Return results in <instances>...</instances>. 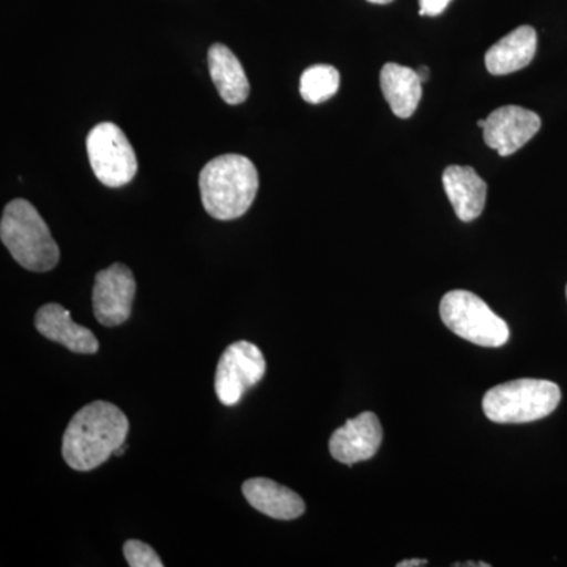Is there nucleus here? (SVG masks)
I'll return each mask as SVG.
<instances>
[{
  "instance_id": "1",
  "label": "nucleus",
  "mask_w": 567,
  "mask_h": 567,
  "mask_svg": "<svg viewBox=\"0 0 567 567\" xmlns=\"http://www.w3.org/2000/svg\"><path fill=\"white\" fill-rule=\"evenodd\" d=\"M128 431V417L117 405L92 402L71 417L62 439V456L70 468L91 472L125 445Z\"/></svg>"
},
{
  "instance_id": "2",
  "label": "nucleus",
  "mask_w": 567,
  "mask_h": 567,
  "mask_svg": "<svg viewBox=\"0 0 567 567\" xmlns=\"http://www.w3.org/2000/svg\"><path fill=\"white\" fill-rule=\"evenodd\" d=\"M205 212L219 221L241 218L259 192V173L251 159L227 153L212 159L199 175Z\"/></svg>"
},
{
  "instance_id": "3",
  "label": "nucleus",
  "mask_w": 567,
  "mask_h": 567,
  "mask_svg": "<svg viewBox=\"0 0 567 567\" xmlns=\"http://www.w3.org/2000/svg\"><path fill=\"white\" fill-rule=\"evenodd\" d=\"M0 238L22 268L44 274L58 267L61 249L50 227L29 200L14 199L3 208Z\"/></svg>"
},
{
  "instance_id": "4",
  "label": "nucleus",
  "mask_w": 567,
  "mask_h": 567,
  "mask_svg": "<svg viewBox=\"0 0 567 567\" xmlns=\"http://www.w3.org/2000/svg\"><path fill=\"white\" fill-rule=\"evenodd\" d=\"M561 390L548 380L520 379L503 383L484 395L488 420L499 424H524L543 420L557 409Z\"/></svg>"
},
{
  "instance_id": "5",
  "label": "nucleus",
  "mask_w": 567,
  "mask_h": 567,
  "mask_svg": "<svg viewBox=\"0 0 567 567\" xmlns=\"http://www.w3.org/2000/svg\"><path fill=\"white\" fill-rule=\"evenodd\" d=\"M443 323L462 339L481 347H502L509 341V327L486 301L466 290H453L440 303Z\"/></svg>"
},
{
  "instance_id": "6",
  "label": "nucleus",
  "mask_w": 567,
  "mask_h": 567,
  "mask_svg": "<svg viewBox=\"0 0 567 567\" xmlns=\"http://www.w3.org/2000/svg\"><path fill=\"white\" fill-rule=\"evenodd\" d=\"M85 147L93 174L104 186L121 188L136 177V153L121 126L115 123L103 122L93 126Z\"/></svg>"
},
{
  "instance_id": "7",
  "label": "nucleus",
  "mask_w": 567,
  "mask_h": 567,
  "mask_svg": "<svg viewBox=\"0 0 567 567\" xmlns=\"http://www.w3.org/2000/svg\"><path fill=\"white\" fill-rule=\"evenodd\" d=\"M267 371L264 353L251 342H234L224 350L216 368L215 390L219 402L237 405L251 388L264 379Z\"/></svg>"
},
{
  "instance_id": "8",
  "label": "nucleus",
  "mask_w": 567,
  "mask_h": 567,
  "mask_svg": "<svg viewBox=\"0 0 567 567\" xmlns=\"http://www.w3.org/2000/svg\"><path fill=\"white\" fill-rule=\"evenodd\" d=\"M136 281L126 265L114 264L95 276L93 315L103 327H118L132 317Z\"/></svg>"
},
{
  "instance_id": "9",
  "label": "nucleus",
  "mask_w": 567,
  "mask_h": 567,
  "mask_svg": "<svg viewBox=\"0 0 567 567\" xmlns=\"http://www.w3.org/2000/svg\"><path fill=\"white\" fill-rule=\"evenodd\" d=\"M483 130L488 147L499 156H509L536 136L540 130V117L525 107L503 106L488 115Z\"/></svg>"
},
{
  "instance_id": "10",
  "label": "nucleus",
  "mask_w": 567,
  "mask_h": 567,
  "mask_svg": "<svg viewBox=\"0 0 567 567\" xmlns=\"http://www.w3.org/2000/svg\"><path fill=\"white\" fill-rule=\"evenodd\" d=\"M382 440L383 429L379 416L364 412L336 429L330 439V453L334 461L352 466L374 457Z\"/></svg>"
},
{
  "instance_id": "11",
  "label": "nucleus",
  "mask_w": 567,
  "mask_h": 567,
  "mask_svg": "<svg viewBox=\"0 0 567 567\" xmlns=\"http://www.w3.org/2000/svg\"><path fill=\"white\" fill-rule=\"evenodd\" d=\"M37 331L50 341L58 342L81 354L99 353L100 342L89 328L74 323L69 309L58 303L41 306L35 315Z\"/></svg>"
},
{
  "instance_id": "12",
  "label": "nucleus",
  "mask_w": 567,
  "mask_h": 567,
  "mask_svg": "<svg viewBox=\"0 0 567 567\" xmlns=\"http://www.w3.org/2000/svg\"><path fill=\"white\" fill-rule=\"evenodd\" d=\"M443 186L457 218L470 223L480 218L487 200V183L473 167L450 166L443 173Z\"/></svg>"
},
{
  "instance_id": "13",
  "label": "nucleus",
  "mask_w": 567,
  "mask_h": 567,
  "mask_svg": "<svg viewBox=\"0 0 567 567\" xmlns=\"http://www.w3.org/2000/svg\"><path fill=\"white\" fill-rule=\"evenodd\" d=\"M241 491L254 509L276 520H295L305 514L306 505L300 495L267 477L245 481Z\"/></svg>"
},
{
  "instance_id": "14",
  "label": "nucleus",
  "mask_w": 567,
  "mask_h": 567,
  "mask_svg": "<svg viewBox=\"0 0 567 567\" xmlns=\"http://www.w3.org/2000/svg\"><path fill=\"white\" fill-rule=\"evenodd\" d=\"M537 33L532 25H520L507 33L505 39L496 41L486 52L487 71L494 76L516 73L524 70L535 59Z\"/></svg>"
},
{
  "instance_id": "15",
  "label": "nucleus",
  "mask_w": 567,
  "mask_h": 567,
  "mask_svg": "<svg viewBox=\"0 0 567 567\" xmlns=\"http://www.w3.org/2000/svg\"><path fill=\"white\" fill-rule=\"evenodd\" d=\"M380 85L394 115L409 118L415 114L423 96V81L417 76L416 70L399 63H385L380 73Z\"/></svg>"
},
{
  "instance_id": "16",
  "label": "nucleus",
  "mask_w": 567,
  "mask_h": 567,
  "mask_svg": "<svg viewBox=\"0 0 567 567\" xmlns=\"http://www.w3.org/2000/svg\"><path fill=\"white\" fill-rule=\"evenodd\" d=\"M213 84L227 104H241L249 96V81L244 66L226 44L215 43L208 50Z\"/></svg>"
},
{
  "instance_id": "17",
  "label": "nucleus",
  "mask_w": 567,
  "mask_h": 567,
  "mask_svg": "<svg viewBox=\"0 0 567 567\" xmlns=\"http://www.w3.org/2000/svg\"><path fill=\"white\" fill-rule=\"evenodd\" d=\"M341 76L331 65H315L301 74L300 93L305 102L319 104L333 99L339 91Z\"/></svg>"
},
{
  "instance_id": "18",
  "label": "nucleus",
  "mask_w": 567,
  "mask_h": 567,
  "mask_svg": "<svg viewBox=\"0 0 567 567\" xmlns=\"http://www.w3.org/2000/svg\"><path fill=\"white\" fill-rule=\"evenodd\" d=\"M123 555L132 567H163L164 563L148 544L130 539L123 546Z\"/></svg>"
},
{
  "instance_id": "19",
  "label": "nucleus",
  "mask_w": 567,
  "mask_h": 567,
  "mask_svg": "<svg viewBox=\"0 0 567 567\" xmlns=\"http://www.w3.org/2000/svg\"><path fill=\"white\" fill-rule=\"evenodd\" d=\"M451 0H420L421 17H439L447 9Z\"/></svg>"
},
{
  "instance_id": "20",
  "label": "nucleus",
  "mask_w": 567,
  "mask_h": 567,
  "mask_svg": "<svg viewBox=\"0 0 567 567\" xmlns=\"http://www.w3.org/2000/svg\"><path fill=\"white\" fill-rule=\"evenodd\" d=\"M427 565L425 559H405V561L398 563V567H423Z\"/></svg>"
},
{
  "instance_id": "21",
  "label": "nucleus",
  "mask_w": 567,
  "mask_h": 567,
  "mask_svg": "<svg viewBox=\"0 0 567 567\" xmlns=\"http://www.w3.org/2000/svg\"><path fill=\"white\" fill-rule=\"evenodd\" d=\"M416 73L423 82H427L429 76H431V71H429L427 66H420V69L416 70Z\"/></svg>"
},
{
  "instance_id": "22",
  "label": "nucleus",
  "mask_w": 567,
  "mask_h": 567,
  "mask_svg": "<svg viewBox=\"0 0 567 567\" xmlns=\"http://www.w3.org/2000/svg\"><path fill=\"white\" fill-rule=\"evenodd\" d=\"M456 567L464 566V567H488L491 565H487V563H464V565H454Z\"/></svg>"
},
{
  "instance_id": "23",
  "label": "nucleus",
  "mask_w": 567,
  "mask_h": 567,
  "mask_svg": "<svg viewBox=\"0 0 567 567\" xmlns=\"http://www.w3.org/2000/svg\"><path fill=\"white\" fill-rule=\"evenodd\" d=\"M368 2L377 3V6H386V3L394 2V0H368Z\"/></svg>"
},
{
  "instance_id": "24",
  "label": "nucleus",
  "mask_w": 567,
  "mask_h": 567,
  "mask_svg": "<svg viewBox=\"0 0 567 567\" xmlns=\"http://www.w3.org/2000/svg\"><path fill=\"white\" fill-rule=\"evenodd\" d=\"M125 451H126V446L123 445V446L118 447L117 451H115L114 456H123V454H125Z\"/></svg>"
},
{
  "instance_id": "25",
  "label": "nucleus",
  "mask_w": 567,
  "mask_h": 567,
  "mask_svg": "<svg viewBox=\"0 0 567 567\" xmlns=\"http://www.w3.org/2000/svg\"><path fill=\"white\" fill-rule=\"evenodd\" d=\"M477 126H480V128H484V126H486V118H483V121H477Z\"/></svg>"
},
{
  "instance_id": "26",
  "label": "nucleus",
  "mask_w": 567,
  "mask_h": 567,
  "mask_svg": "<svg viewBox=\"0 0 567 567\" xmlns=\"http://www.w3.org/2000/svg\"><path fill=\"white\" fill-rule=\"evenodd\" d=\"M566 297H567V287H566Z\"/></svg>"
}]
</instances>
